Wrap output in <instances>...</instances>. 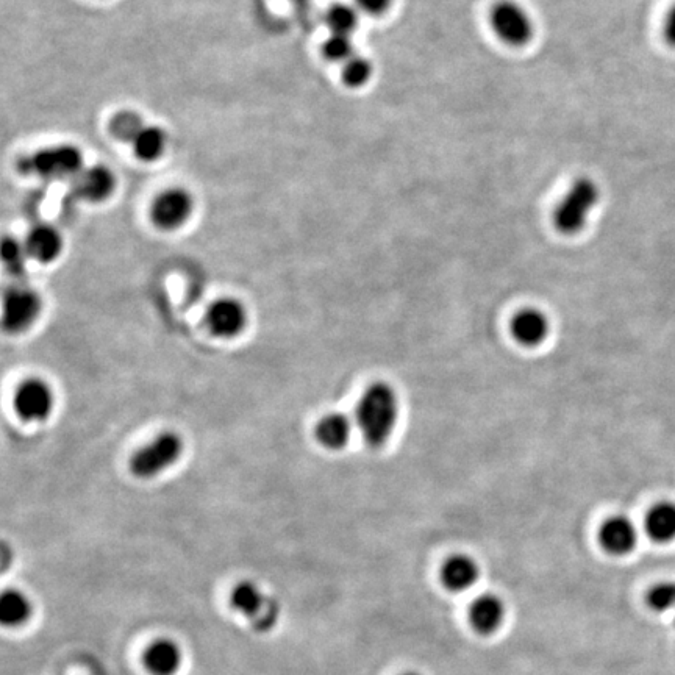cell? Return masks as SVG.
I'll return each instance as SVG.
<instances>
[{
	"instance_id": "13",
	"label": "cell",
	"mask_w": 675,
	"mask_h": 675,
	"mask_svg": "<svg viewBox=\"0 0 675 675\" xmlns=\"http://www.w3.org/2000/svg\"><path fill=\"white\" fill-rule=\"evenodd\" d=\"M74 193L86 202H104L116 188L115 174L104 165L83 168L72 183Z\"/></svg>"
},
{
	"instance_id": "14",
	"label": "cell",
	"mask_w": 675,
	"mask_h": 675,
	"mask_svg": "<svg viewBox=\"0 0 675 675\" xmlns=\"http://www.w3.org/2000/svg\"><path fill=\"white\" fill-rule=\"evenodd\" d=\"M550 321L538 308H524L511 319V335L524 347H536L547 340Z\"/></svg>"
},
{
	"instance_id": "21",
	"label": "cell",
	"mask_w": 675,
	"mask_h": 675,
	"mask_svg": "<svg viewBox=\"0 0 675 675\" xmlns=\"http://www.w3.org/2000/svg\"><path fill=\"white\" fill-rule=\"evenodd\" d=\"M166 143H168V138H166V133L160 127L146 125L141 130L140 135L136 136L132 146L136 157L140 158V160L155 161L165 154Z\"/></svg>"
},
{
	"instance_id": "26",
	"label": "cell",
	"mask_w": 675,
	"mask_h": 675,
	"mask_svg": "<svg viewBox=\"0 0 675 675\" xmlns=\"http://www.w3.org/2000/svg\"><path fill=\"white\" fill-rule=\"evenodd\" d=\"M322 52H324L327 60L335 61V63H343L344 65L347 60H350V58L355 55V46L354 41H352V36L335 35V33H332L329 40L325 41Z\"/></svg>"
},
{
	"instance_id": "22",
	"label": "cell",
	"mask_w": 675,
	"mask_h": 675,
	"mask_svg": "<svg viewBox=\"0 0 675 675\" xmlns=\"http://www.w3.org/2000/svg\"><path fill=\"white\" fill-rule=\"evenodd\" d=\"M358 21H360L358 8L347 4L333 5L325 15V22L335 35L352 36V33L357 30Z\"/></svg>"
},
{
	"instance_id": "4",
	"label": "cell",
	"mask_w": 675,
	"mask_h": 675,
	"mask_svg": "<svg viewBox=\"0 0 675 675\" xmlns=\"http://www.w3.org/2000/svg\"><path fill=\"white\" fill-rule=\"evenodd\" d=\"M183 454V441L177 433L163 432L152 443L136 450L130 469L140 479H154L171 468Z\"/></svg>"
},
{
	"instance_id": "20",
	"label": "cell",
	"mask_w": 675,
	"mask_h": 675,
	"mask_svg": "<svg viewBox=\"0 0 675 675\" xmlns=\"http://www.w3.org/2000/svg\"><path fill=\"white\" fill-rule=\"evenodd\" d=\"M33 616V605L29 597L19 590H5L0 597V622L4 627L18 629L27 624Z\"/></svg>"
},
{
	"instance_id": "12",
	"label": "cell",
	"mask_w": 675,
	"mask_h": 675,
	"mask_svg": "<svg viewBox=\"0 0 675 675\" xmlns=\"http://www.w3.org/2000/svg\"><path fill=\"white\" fill-rule=\"evenodd\" d=\"M507 608L504 600L493 593H485L477 597L469 608V621L472 629L479 635L490 636L499 632L504 625Z\"/></svg>"
},
{
	"instance_id": "9",
	"label": "cell",
	"mask_w": 675,
	"mask_h": 675,
	"mask_svg": "<svg viewBox=\"0 0 675 675\" xmlns=\"http://www.w3.org/2000/svg\"><path fill=\"white\" fill-rule=\"evenodd\" d=\"M193 207L194 200L188 191L172 188L155 199L150 215L158 229L174 230L188 221Z\"/></svg>"
},
{
	"instance_id": "16",
	"label": "cell",
	"mask_w": 675,
	"mask_h": 675,
	"mask_svg": "<svg viewBox=\"0 0 675 675\" xmlns=\"http://www.w3.org/2000/svg\"><path fill=\"white\" fill-rule=\"evenodd\" d=\"M479 563L465 554L452 555L441 568V582L452 593H465L479 582Z\"/></svg>"
},
{
	"instance_id": "10",
	"label": "cell",
	"mask_w": 675,
	"mask_h": 675,
	"mask_svg": "<svg viewBox=\"0 0 675 675\" xmlns=\"http://www.w3.org/2000/svg\"><path fill=\"white\" fill-rule=\"evenodd\" d=\"M207 327L219 338H235L247 325V311L240 300L222 297L207 310Z\"/></svg>"
},
{
	"instance_id": "18",
	"label": "cell",
	"mask_w": 675,
	"mask_h": 675,
	"mask_svg": "<svg viewBox=\"0 0 675 675\" xmlns=\"http://www.w3.org/2000/svg\"><path fill=\"white\" fill-rule=\"evenodd\" d=\"M354 424L343 413L325 415L316 425V440L330 450H340L346 447L352 436Z\"/></svg>"
},
{
	"instance_id": "2",
	"label": "cell",
	"mask_w": 675,
	"mask_h": 675,
	"mask_svg": "<svg viewBox=\"0 0 675 675\" xmlns=\"http://www.w3.org/2000/svg\"><path fill=\"white\" fill-rule=\"evenodd\" d=\"M599 199V186L594 180L586 177L575 180L555 208V229L569 236L582 232L594 208L599 204Z\"/></svg>"
},
{
	"instance_id": "27",
	"label": "cell",
	"mask_w": 675,
	"mask_h": 675,
	"mask_svg": "<svg viewBox=\"0 0 675 675\" xmlns=\"http://www.w3.org/2000/svg\"><path fill=\"white\" fill-rule=\"evenodd\" d=\"M27 257L29 255H27L24 244L19 243L11 236H5L4 241H2V260L11 272L22 271L25 268V258Z\"/></svg>"
},
{
	"instance_id": "5",
	"label": "cell",
	"mask_w": 675,
	"mask_h": 675,
	"mask_svg": "<svg viewBox=\"0 0 675 675\" xmlns=\"http://www.w3.org/2000/svg\"><path fill=\"white\" fill-rule=\"evenodd\" d=\"M230 604L244 618L252 622L258 632L274 629L280 618V607L274 599L266 597L254 582H240L230 594Z\"/></svg>"
},
{
	"instance_id": "23",
	"label": "cell",
	"mask_w": 675,
	"mask_h": 675,
	"mask_svg": "<svg viewBox=\"0 0 675 675\" xmlns=\"http://www.w3.org/2000/svg\"><path fill=\"white\" fill-rule=\"evenodd\" d=\"M144 127L146 125L143 124L141 116L136 115L133 111H121L115 118L111 119L110 124L111 133L116 140L125 141V143H133Z\"/></svg>"
},
{
	"instance_id": "30",
	"label": "cell",
	"mask_w": 675,
	"mask_h": 675,
	"mask_svg": "<svg viewBox=\"0 0 675 675\" xmlns=\"http://www.w3.org/2000/svg\"><path fill=\"white\" fill-rule=\"evenodd\" d=\"M404 675H421V674H416V672H408V674H404Z\"/></svg>"
},
{
	"instance_id": "24",
	"label": "cell",
	"mask_w": 675,
	"mask_h": 675,
	"mask_svg": "<svg viewBox=\"0 0 675 675\" xmlns=\"http://www.w3.org/2000/svg\"><path fill=\"white\" fill-rule=\"evenodd\" d=\"M371 61L368 58L360 57L355 54L354 57L347 60L343 66V80L349 88H361L371 80L372 77Z\"/></svg>"
},
{
	"instance_id": "3",
	"label": "cell",
	"mask_w": 675,
	"mask_h": 675,
	"mask_svg": "<svg viewBox=\"0 0 675 675\" xmlns=\"http://www.w3.org/2000/svg\"><path fill=\"white\" fill-rule=\"evenodd\" d=\"M25 174H35L47 180L75 179L83 171L80 149L69 144L38 150L21 161Z\"/></svg>"
},
{
	"instance_id": "15",
	"label": "cell",
	"mask_w": 675,
	"mask_h": 675,
	"mask_svg": "<svg viewBox=\"0 0 675 675\" xmlns=\"http://www.w3.org/2000/svg\"><path fill=\"white\" fill-rule=\"evenodd\" d=\"M144 666L150 675H177L183 666V650L169 638L149 644L144 652Z\"/></svg>"
},
{
	"instance_id": "6",
	"label": "cell",
	"mask_w": 675,
	"mask_h": 675,
	"mask_svg": "<svg viewBox=\"0 0 675 675\" xmlns=\"http://www.w3.org/2000/svg\"><path fill=\"white\" fill-rule=\"evenodd\" d=\"M491 27L502 43L511 47L529 44L533 36V21L527 10L513 0H502L491 10Z\"/></svg>"
},
{
	"instance_id": "29",
	"label": "cell",
	"mask_w": 675,
	"mask_h": 675,
	"mask_svg": "<svg viewBox=\"0 0 675 675\" xmlns=\"http://www.w3.org/2000/svg\"><path fill=\"white\" fill-rule=\"evenodd\" d=\"M663 38L672 49H675V4L668 8L663 19Z\"/></svg>"
},
{
	"instance_id": "17",
	"label": "cell",
	"mask_w": 675,
	"mask_h": 675,
	"mask_svg": "<svg viewBox=\"0 0 675 675\" xmlns=\"http://www.w3.org/2000/svg\"><path fill=\"white\" fill-rule=\"evenodd\" d=\"M24 246L30 258L40 261L43 265H49L60 257L63 238L52 225H36L25 238Z\"/></svg>"
},
{
	"instance_id": "7",
	"label": "cell",
	"mask_w": 675,
	"mask_h": 675,
	"mask_svg": "<svg viewBox=\"0 0 675 675\" xmlns=\"http://www.w3.org/2000/svg\"><path fill=\"white\" fill-rule=\"evenodd\" d=\"M41 313V299L35 291L24 286H13L5 291L4 327L18 333L29 329Z\"/></svg>"
},
{
	"instance_id": "28",
	"label": "cell",
	"mask_w": 675,
	"mask_h": 675,
	"mask_svg": "<svg viewBox=\"0 0 675 675\" xmlns=\"http://www.w3.org/2000/svg\"><path fill=\"white\" fill-rule=\"evenodd\" d=\"M355 2H357L358 10L371 16L383 15L385 11L390 10L393 4V0H355Z\"/></svg>"
},
{
	"instance_id": "1",
	"label": "cell",
	"mask_w": 675,
	"mask_h": 675,
	"mask_svg": "<svg viewBox=\"0 0 675 675\" xmlns=\"http://www.w3.org/2000/svg\"><path fill=\"white\" fill-rule=\"evenodd\" d=\"M399 396L390 383L375 382L366 388L355 410V425L368 446H385L399 422Z\"/></svg>"
},
{
	"instance_id": "25",
	"label": "cell",
	"mask_w": 675,
	"mask_h": 675,
	"mask_svg": "<svg viewBox=\"0 0 675 675\" xmlns=\"http://www.w3.org/2000/svg\"><path fill=\"white\" fill-rule=\"evenodd\" d=\"M647 605L650 610L663 613V611L671 610L675 607V582L665 580V582L657 583L647 591L646 596Z\"/></svg>"
},
{
	"instance_id": "19",
	"label": "cell",
	"mask_w": 675,
	"mask_h": 675,
	"mask_svg": "<svg viewBox=\"0 0 675 675\" xmlns=\"http://www.w3.org/2000/svg\"><path fill=\"white\" fill-rule=\"evenodd\" d=\"M644 529L650 540L666 544L675 540V505L661 502L647 511Z\"/></svg>"
},
{
	"instance_id": "8",
	"label": "cell",
	"mask_w": 675,
	"mask_h": 675,
	"mask_svg": "<svg viewBox=\"0 0 675 675\" xmlns=\"http://www.w3.org/2000/svg\"><path fill=\"white\" fill-rule=\"evenodd\" d=\"M54 404L52 388L44 380H25L15 393L16 413L27 422H41L49 418Z\"/></svg>"
},
{
	"instance_id": "11",
	"label": "cell",
	"mask_w": 675,
	"mask_h": 675,
	"mask_svg": "<svg viewBox=\"0 0 675 675\" xmlns=\"http://www.w3.org/2000/svg\"><path fill=\"white\" fill-rule=\"evenodd\" d=\"M599 543L607 554L624 557L638 544V530L627 516H611L600 527Z\"/></svg>"
}]
</instances>
